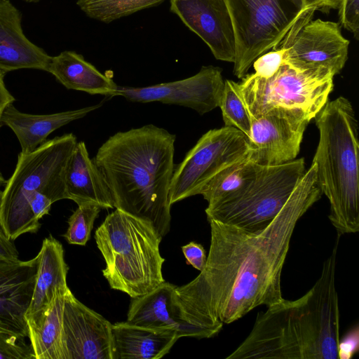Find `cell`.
Instances as JSON below:
<instances>
[{"instance_id":"5","label":"cell","mask_w":359,"mask_h":359,"mask_svg":"<svg viewBox=\"0 0 359 359\" xmlns=\"http://www.w3.org/2000/svg\"><path fill=\"white\" fill-rule=\"evenodd\" d=\"M95 238L106 263L102 274L111 288L136 298L165 281L162 238L151 224L116 208L97 229Z\"/></svg>"},{"instance_id":"40","label":"cell","mask_w":359,"mask_h":359,"mask_svg":"<svg viewBox=\"0 0 359 359\" xmlns=\"http://www.w3.org/2000/svg\"><path fill=\"white\" fill-rule=\"evenodd\" d=\"M23 1L28 2V3H36V2L39 1L40 0H23Z\"/></svg>"},{"instance_id":"24","label":"cell","mask_w":359,"mask_h":359,"mask_svg":"<svg viewBox=\"0 0 359 359\" xmlns=\"http://www.w3.org/2000/svg\"><path fill=\"white\" fill-rule=\"evenodd\" d=\"M65 295H57L39 323L28 328L35 359H63L62 322Z\"/></svg>"},{"instance_id":"27","label":"cell","mask_w":359,"mask_h":359,"mask_svg":"<svg viewBox=\"0 0 359 359\" xmlns=\"http://www.w3.org/2000/svg\"><path fill=\"white\" fill-rule=\"evenodd\" d=\"M225 126L234 127L248 137L250 136L251 118L241 96L238 83L224 81V88L219 106Z\"/></svg>"},{"instance_id":"12","label":"cell","mask_w":359,"mask_h":359,"mask_svg":"<svg viewBox=\"0 0 359 359\" xmlns=\"http://www.w3.org/2000/svg\"><path fill=\"white\" fill-rule=\"evenodd\" d=\"M249 159L254 163L278 165L296 159L311 118L301 111L274 107L250 116Z\"/></svg>"},{"instance_id":"36","label":"cell","mask_w":359,"mask_h":359,"mask_svg":"<svg viewBox=\"0 0 359 359\" xmlns=\"http://www.w3.org/2000/svg\"><path fill=\"white\" fill-rule=\"evenodd\" d=\"M4 74L5 73L0 70V128L4 125L1 118L4 110L15 100L5 85Z\"/></svg>"},{"instance_id":"26","label":"cell","mask_w":359,"mask_h":359,"mask_svg":"<svg viewBox=\"0 0 359 359\" xmlns=\"http://www.w3.org/2000/svg\"><path fill=\"white\" fill-rule=\"evenodd\" d=\"M165 0H78L79 8L89 18L109 23Z\"/></svg>"},{"instance_id":"11","label":"cell","mask_w":359,"mask_h":359,"mask_svg":"<svg viewBox=\"0 0 359 359\" xmlns=\"http://www.w3.org/2000/svg\"><path fill=\"white\" fill-rule=\"evenodd\" d=\"M311 17L297 23L282 41L283 62L301 69L325 68L335 76L348 59L349 41L339 23Z\"/></svg>"},{"instance_id":"2","label":"cell","mask_w":359,"mask_h":359,"mask_svg":"<svg viewBox=\"0 0 359 359\" xmlns=\"http://www.w3.org/2000/svg\"><path fill=\"white\" fill-rule=\"evenodd\" d=\"M339 238L313 287L297 299H283L259 312L249 334L226 358H338L336 266Z\"/></svg>"},{"instance_id":"32","label":"cell","mask_w":359,"mask_h":359,"mask_svg":"<svg viewBox=\"0 0 359 359\" xmlns=\"http://www.w3.org/2000/svg\"><path fill=\"white\" fill-rule=\"evenodd\" d=\"M359 348V330L358 325L353 327L339 340L338 346V358L350 359L358 351Z\"/></svg>"},{"instance_id":"20","label":"cell","mask_w":359,"mask_h":359,"mask_svg":"<svg viewBox=\"0 0 359 359\" xmlns=\"http://www.w3.org/2000/svg\"><path fill=\"white\" fill-rule=\"evenodd\" d=\"M67 199L78 205L93 204L102 209L114 208V201L105 179L89 156L84 142H77L69 160L65 176Z\"/></svg>"},{"instance_id":"14","label":"cell","mask_w":359,"mask_h":359,"mask_svg":"<svg viewBox=\"0 0 359 359\" xmlns=\"http://www.w3.org/2000/svg\"><path fill=\"white\" fill-rule=\"evenodd\" d=\"M111 325L69 290L62 311L63 359H113Z\"/></svg>"},{"instance_id":"10","label":"cell","mask_w":359,"mask_h":359,"mask_svg":"<svg viewBox=\"0 0 359 359\" xmlns=\"http://www.w3.org/2000/svg\"><path fill=\"white\" fill-rule=\"evenodd\" d=\"M249 137L229 126L208 130L175 165L169 193L170 205L200 194L219 172L250 155Z\"/></svg>"},{"instance_id":"34","label":"cell","mask_w":359,"mask_h":359,"mask_svg":"<svg viewBox=\"0 0 359 359\" xmlns=\"http://www.w3.org/2000/svg\"><path fill=\"white\" fill-rule=\"evenodd\" d=\"M53 203L46 195L41 192H34L29 199L30 210L35 219L39 221L49 213Z\"/></svg>"},{"instance_id":"29","label":"cell","mask_w":359,"mask_h":359,"mask_svg":"<svg viewBox=\"0 0 359 359\" xmlns=\"http://www.w3.org/2000/svg\"><path fill=\"white\" fill-rule=\"evenodd\" d=\"M13 333L0 332V359H35L30 344Z\"/></svg>"},{"instance_id":"28","label":"cell","mask_w":359,"mask_h":359,"mask_svg":"<svg viewBox=\"0 0 359 359\" xmlns=\"http://www.w3.org/2000/svg\"><path fill=\"white\" fill-rule=\"evenodd\" d=\"M101 208L93 204L78 205L68 219V228L63 235L69 244L85 245L90 238L93 224Z\"/></svg>"},{"instance_id":"21","label":"cell","mask_w":359,"mask_h":359,"mask_svg":"<svg viewBox=\"0 0 359 359\" xmlns=\"http://www.w3.org/2000/svg\"><path fill=\"white\" fill-rule=\"evenodd\" d=\"M102 106V102L83 108L48 114H31L17 109L13 104L4 110L1 121L17 137L22 153H29L47 140L55 130L86 116Z\"/></svg>"},{"instance_id":"13","label":"cell","mask_w":359,"mask_h":359,"mask_svg":"<svg viewBox=\"0 0 359 359\" xmlns=\"http://www.w3.org/2000/svg\"><path fill=\"white\" fill-rule=\"evenodd\" d=\"M224 81L222 69L203 66L189 78L145 87L118 86L114 96H122L133 102H160L191 108L203 115L220 104Z\"/></svg>"},{"instance_id":"25","label":"cell","mask_w":359,"mask_h":359,"mask_svg":"<svg viewBox=\"0 0 359 359\" xmlns=\"http://www.w3.org/2000/svg\"><path fill=\"white\" fill-rule=\"evenodd\" d=\"M257 165L246 157L216 175L201 190L200 194L208 205L243 189L254 178Z\"/></svg>"},{"instance_id":"23","label":"cell","mask_w":359,"mask_h":359,"mask_svg":"<svg viewBox=\"0 0 359 359\" xmlns=\"http://www.w3.org/2000/svg\"><path fill=\"white\" fill-rule=\"evenodd\" d=\"M47 72L66 88L90 95L112 97L118 88L111 78L101 73L83 55L72 50L51 57Z\"/></svg>"},{"instance_id":"41","label":"cell","mask_w":359,"mask_h":359,"mask_svg":"<svg viewBox=\"0 0 359 359\" xmlns=\"http://www.w3.org/2000/svg\"><path fill=\"white\" fill-rule=\"evenodd\" d=\"M0 187H1V185H0ZM1 194H2V191L0 189V204H1Z\"/></svg>"},{"instance_id":"16","label":"cell","mask_w":359,"mask_h":359,"mask_svg":"<svg viewBox=\"0 0 359 359\" xmlns=\"http://www.w3.org/2000/svg\"><path fill=\"white\" fill-rule=\"evenodd\" d=\"M37 257L27 261L0 259V322L28 337L25 314L32 301Z\"/></svg>"},{"instance_id":"9","label":"cell","mask_w":359,"mask_h":359,"mask_svg":"<svg viewBox=\"0 0 359 359\" xmlns=\"http://www.w3.org/2000/svg\"><path fill=\"white\" fill-rule=\"evenodd\" d=\"M333 77L325 68L301 69L283 62L269 78L247 74L238 87L250 116L282 107L301 111L313 119L327 101Z\"/></svg>"},{"instance_id":"4","label":"cell","mask_w":359,"mask_h":359,"mask_svg":"<svg viewBox=\"0 0 359 359\" xmlns=\"http://www.w3.org/2000/svg\"><path fill=\"white\" fill-rule=\"evenodd\" d=\"M319 142L313 158L323 194L327 197L330 221L337 236L359 231L358 128L350 101H327L313 118Z\"/></svg>"},{"instance_id":"39","label":"cell","mask_w":359,"mask_h":359,"mask_svg":"<svg viewBox=\"0 0 359 359\" xmlns=\"http://www.w3.org/2000/svg\"><path fill=\"white\" fill-rule=\"evenodd\" d=\"M6 183V180H4L3 175H1V172H0V185H3Z\"/></svg>"},{"instance_id":"31","label":"cell","mask_w":359,"mask_h":359,"mask_svg":"<svg viewBox=\"0 0 359 359\" xmlns=\"http://www.w3.org/2000/svg\"><path fill=\"white\" fill-rule=\"evenodd\" d=\"M342 26L351 32L355 38L359 35V0H341L338 7Z\"/></svg>"},{"instance_id":"8","label":"cell","mask_w":359,"mask_h":359,"mask_svg":"<svg viewBox=\"0 0 359 359\" xmlns=\"http://www.w3.org/2000/svg\"><path fill=\"white\" fill-rule=\"evenodd\" d=\"M305 172L302 158L278 165H257L249 184L208 205L207 219L249 231L260 230L278 215Z\"/></svg>"},{"instance_id":"37","label":"cell","mask_w":359,"mask_h":359,"mask_svg":"<svg viewBox=\"0 0 359 359\" xmlns=\"http://www.w3.org/2000/svg\"><path fill=\"white\" fill-rule=\"evenodd\" d=\"M307 6L314 10L328 11L330 9H337L341 0H305Z\"/></svg>"},{"instance_id":"22","label":"cell","mask_w":359,"mask_h":359,"mask_svg":"<svg viewBox=\"0 0 359 359\" xmlns=\"http://www.w3.org/2000/svg\"><path fill=\"white\" fill-rule=\"evenodd\" d=\"M113 359H159L179 339L173 329H153L121 322L112 324Z\"/></svg>"},{"instance_id":"33","label":"cell","mask_w":359,"mask_h":359,"mask_svg":"<svg viewBox=\"0 0 359 359\" xmlns=\"http://www.w3.org/2000/svg\"><path fill=\"white\" fill-rule=\"evenodd\" d=\"M182 250L189 264H191L199 271L204 269L207 257L205 250L202 245L195 242H190L183 245Z\"/></svg>"},{"instance_id":"17","label":"cell","mask_w":359,"mask_h":359,"mask_svg":"<svg viewBox=\"0 0 359 359\" xmlns=\"http://www.w3.org/2000/svg\"><path fill=\"white\" fill-rule=\"evenodd\" d=\"M176 285L164 281L152 291L133 298L127 322L153 329H173L179 338H209L201 329L187 323L176 301Z\"/></svg>"},{"instance_id":"38","label":"cell","mask_w":359,"mask_h":359,"mask_svg":"<svg viewBox=\"0 0 359 359\" xmlns=\"http://www.w3.org/2000/svg\"><path fill=\"white\" fill-rule=\"evenodd\" d=\"M0 332L13 333L8 327L0 322ZM15 334V333H13Z\"/></svg>"},{"instance_id":"18","label":"cell","mask_w":359,"mask_h":359,"mask_svg":"<svg viewBox=\"0 0 359 359\" xmlns=\"http://www.w3.org/2000/svg\"><path fill=\"white\" fill-rule=\"evenodd\" d=\"M37 257L36 280L31 303L25 314L27 327L36 325L46 313L55 298L66 294L69 267L62 244L52 235L42 243Z\"/></svg>"},{"instance_id":"6","label":"cell","mask_w":359,"mask_h":359,"mask_svg":"<svg viewBox=\"0 0 359 359\" xmlns=\"http://www.w3.org/2000/svg\"><path fill=\"white\" fill-rule=\"evenodd\" d=\"M76 143V137L67 133L47 140L31 152L18 154L0 204V226L9 239L13 241L24 233L39 230L40 222L29 204L32 194L43 193L53 203L67 199L65 171Z\"/></svg>"},{"instance_id":"30","label":"cell","mask_w":359,"mask_h":359,"mask_svg":"<svg viewBox=\"0 0 359 359\" xmlns=\"http://www.w3.org/2000/svg\"><path fill=\"white\" fill-rule=\"evenodd\" d=\"M284 55L285 50L282 47L263 53L253 62L255 74L262 78L272 76L283 63Z\"/></svg>"},{"instance_id":"19","label":"cell","mask_w":359,"mask_h":359,"mask_svg":"<svg viewBox=\"0 0 359 359\" xmlns=\"http://www.w3.org/2000/svg\"><path fill=\"white\" fill-rule=\"evenodd\" d=\"M21 22L20 12L8 0H0V70L47 72L51 56L25 36Z\"/></svg>"},{"instance_id":"35","label":"cell","mask_w":359,"mask_h":359,"mask_svg":"<svg viewBox=\"0 0 359 359\" xmlns=\"http://www.w3.org/2000/svg\"><path fill=\"white\" fill-rule=\"evenodd\" d=\"M18 252L12 240L9 239L0 226V259H18Z\"/></svg>"},{"instance_id":"15","label":"cell","mask_w":359,"mask_h":359,"mask_svg":"<svg viewBox=\"0 0 359 359\" xmlns=\"http://www.w3.org/2000/svg\"><path fill=\"white\" fill-rule=\"evenodd\" d=\"M170 11L196 34L217 60L234 62L236 39L224 0H170Z\"/></svg>"},{"instance_id":"1","label":"cell","mask_w":359,"mask_h":359,"mask_svg":"<svg viewBox=\"0 0 359 359\" xmlns=\"http://www.w3.org/2000/svg\"><path fill=\"white\" fill-rule=\"evenodd\" d=\"M322 194L312 162L264 228L252 231L208 221L211 238L205 267L190 283L176 287L183 318L210 338L223 324L238 320L259 306L280 302L282 271L294 229Z\"/></svg>"},{"instance_id":"3","label":"cell","mask_w":359,"mask_h":359,"mask_svg":"<svg viewBox=\"0 0 359 359\" xmlns=\"http://www.w3.org/2000/svg\"><path fill=\"white\" fill-rule=\"evenodd\" d=\"M175 140L167 130L146 125L109 137L93 158L114 208L151 224L161 238L170 227Z\"/></svg>"},{"instance_id":"7","label":"cell","mask_w":359,"mask_h":359,"mask_svg":"<svg viewBox=\"0 0 359 359\" xmlns=\"http://www.w3.org/2000/svg\"><path fill=\"white\" fill-rule=\"evenodd\" d=\"M236 39L233 74L242 79L257 57L278 44L314 10L305 0H224Z\"/></svg>"}]
</instances>
